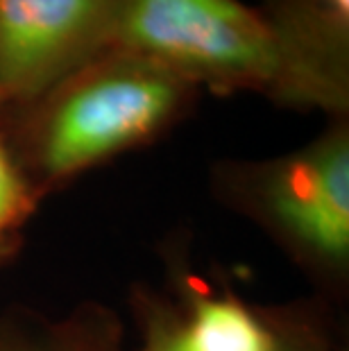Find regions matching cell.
I'll return each instance as SVG.
<instances>
[{
    "mask_svg": "<svg viewBox=\"0 0 349 351\" xmlns=\"http://www.w3.org/2000/svg\"><path fill=\"white\" fill-rule=\"evenodd\" d=\"M123 0H0V102L29 104L116 46Z\"/></svg>",
    "mask_w": 349,
    "mask_h": 351,
    "instance_id": "cell-3",
    "label": "cell"
},
{
    "mask_svg": "<svg viewBox=\"0 0 349 351\" xmlns=\"http://www.w3.org/2000/svg\"><path fill=\"white\" fill-rule=\"evenodd\" d=\"M197 84L154 59L109 48L29 102L25 150L62 182L157 136L189 107Z\"/></svg>",
    "mask_w": 349,
    "mask_h": 351,
    "instance_id": "cell-2",
    "label": "cell"
},
{
    "mask_svg": "<svg viewBox=\"0 0 349 351\" xmlns=\"http://www.w3.org/2000/svg\"><path fill=\"white\" fill-rule=\"evenodd\" d=\"M147 351H195L189 342L186 333L182 326L173 328V331H161L157 338L152 340V345Z\"/></svg>",
    "mask_w": 349,
    "mask_h": 351,
    "instance_id": "cell-7",
    "label": "cell"
},
{
    "mask_svg": "<svg viewBox=\"0 0 349 351\" xmlns=\"http://www.w3.org/2000/svg\"><path fill=\"white\" fill-rule=\"evenodd\" d=\"M27 206V186L16 166H14L10 150L0 141V234L23 218Z\"/></svg>",
    "mask_w": 349,
    "mask_h": 351,
    "instance_id": "cell-6",
    "label": "cell"
},
{
    "mask_svg": "<svg viewBox=\"0 0 349 351\" xmlns=\"http://www.w3.org/2000/svg\"><path fill=\"white\" fill-rule=\"evenodd\" d=\"M0 351H21V349H14L10 345H5V342H0Z\"/></svg>",
    "mask_w": 349,
    "mask_h": 351,
    "instance_id": "cell-9",
    "label": "cell"
},
{
    "mask_svg": "<svg viewBox=\"0 0 349 351\" xmlns=\"http://www.w3.org/2000/svg\"><path fill=\"white\" fill-rule=\"evenodd\" d=\"M195 351H277L261 319L234 297H202L182 326Z\"/></svg>",
    "mask_w": 349,
    "mask_h": 351,
    "instance_id": "cell-5",
    "label": "cell"
},
{
    "mask_svg": "<svg viewBox=\"0 0 349 351\" xmlns=\"http://www.w3.org/2000/svg\"><path fill=\"white\" fill-rule=\"evenodd\" d=\"M277 351H293V349H286V347H281V345H279V349H277Z\"/></svg>",
    "mask_w": 349,
    "mask_h": 351,
    "instance_id": "cell-10",
    "label": "cell"
},
{
    "mask_svg": "<svg viewBox=\"0 0 349 351\" xmlns=\"http://www.w3.org/2000/svg\"><path fill=\"white\" fill-rule=\"evenodd\" d=\"M263 202L293 241L326 261L349 250V136L345 127L306 150L270 163L261 177Z\"/></svg>",
    "mask_w": 349,
    "mask_h": 351,
    "instance_id": "cell-4",
    "label": "cell"
},
{
    "mask_svg": "<svg viewBox=\"0 0 349 351\" xmlns=\"http://www.w3.org/2000/svg\"><path fill=\"white\" fill-rule=\"evenodd\" d=\"M322 3L329 5L338 14H343V16H349V0H322Z\"/></svg>",
    "mask_w": 349,
    "mask_h": 351,
    "instance_id": "cell-8",
    "label": "cell"
},
{
    "mask_svg": "<svg viewBox=\"0 0 349 351\" xmlns=\"http://www.w3.org/2000/svg\"><path fill=\"white\" fill-rule=\"evenodd\" d=\"M195 84L347 109L349 19L320 0H123L116 46Z\"/></svg>",
    "mask_w": 349,
    "mask_h": 351,
    "instance_id": "cell-1",
    "label": "cell"
}]
</instances>
